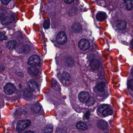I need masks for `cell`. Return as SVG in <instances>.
<instances>
[{
	"label": "cell",
	"instance_id": "7402d4cb",
	"mask_svg": "<svg viewBox=\"0 0 133 133\" xmlns=\"http://www.w3.org/2000/svg\"><path fill=\"white\" fill-rule=\"evenodd\" d=\"M113 113V110H112L110 108H108L104 110L102 113V114L103 116H107L112 115Z\"/></svg>",
	"mask_w": 133,
	"mask_h": 133
},
{
	"label": "cell",
	"instance_id": "7a4b0ae2",
	"mask_svg": "<svg viewBox=\"0 0 133 133\" xmlns=\"http://www.w3.org/2000/svg\"><path fill=\"white\" fill-rule=\"evenodd\" d=\"M40 63V58L37 55H32L30 57L28 60V65L31 66L37 67L39 65Z\"/></svg>",
	"mask_w": 133,
	"mask_h": 133
},
{
	"label": "cell",
	"instance_id": "d590c367",
	"mask_svg": "<svg viewBox=\"0 0 133 133\" xmlns=\"http://www.w3.org/2000/svg\"><path fill=\"white\" fill-rule=\"evenodd\" d=\"M132 45H133V39L132 40Z\"/></svg>",
	"mask_w": 133,
	"mask_h": 133
},
{
	"label": "cell",
	"instance_id": "f546056e",
	"mask_svg": "<svg viewBox=\"0 0 133 133\" xmlns=\"http://www.w3.org/2000/svg\"><path fill=\"white\" fill-rule=\"evenodd\" d=\"M66 63H67V65L68 66H70L73 65V60L71 59L70 58H68L66 60Z\"/></svg>",
	"mask_w": 133,
	"mask_h": 133
},
{
	"label": "cell",
	"instance_id": "277c9868",
	"mask_svg": "<svg viewBox=\"0 0 133 133\" xmlns=\"http://www.w3.org/2000/svg\"><path fill=\"white\" fill-rule=\"evenodd\" d=\"M56 40L57 43L60 44L66 43L67 41V37L65 33L63 32L59 33L56 37Z\"/></svg>",
	"mask_w": 133,
	"mask_h": 133
},
{
	"label": "cell",
	"instance_id": "ba28073f",
	"mask_svg": "<svg viewBox=\"0 0 133 133\" xmlns=\"http://www.w3.org/2000/svg\"><path fill=\"white\" fill-rule=\"evenodd\" d=\"M78 97L80 101L83 103H86L90 97L89 93L85 91H82L80 93Z\"/></svg>",
	"mask_w": 133,
	"mask_h": 133
},
{
	"label": "cell",
	"instance_id": "cb8c5ba5",
	"mask_svg": "<svg viewBox=\"0 0 133 133\" xmlns=\"http://www.w3.org/2000/svg\"><path fill=\"white\" fill-rule=\"evenodd\" d=\"M74 30L75 32H79L81 30V25L79 24H75L74 25L73 27Z\"/></svg>",
	"mask_w": 133,
	"mask_h": 133
},
{
	"label": "cell",
	"instance_id": "9a60e30c",
	"mask_svg": "<svg viewBox=\"0 0 133 133\" xmlns=\"http://www.w3.org/2000/svg\"><path fill=\"white\" fill-rule=\"evenodd\" d=\"M28 71L29 74L34 75H38L39 74L38 69L33 66L28 68Z\"/></svg>",
	"mask_w": 133,
	"mask_h": 133
},
{
	"label": "cell",
	"instance_id": "8fae6325",
	"mask_svg": "<svg viewBox=\"0 0 133 133\" xmlns=\"http://www.w3.org/2000/svg\"><path fill=\"white\" fill-rule=\"evenodd\" d=\"M16 50L19 53H27L29 52V51L30 50V47L29 46L27 45H25L20 47H18Z\"/></svg>",
	"mask_w": 133,
	"mask_h": 133
},
{
	"label": "cell",
	"instance_id": "836d02e7",
	"mask_svg": "<svg viewBox=\"0 0 133 133\" xmlns=\"http://www.w3.org/2000/svg\"><path fill=\"white\" fill-rule=\"evenodd\" d=\"M24 133H34L33 132L31 131H28Z\"/></svg>",
	"mask_w": 133,
	"mask_h": 133
},
{
	"label": "cell",
	"instance_id": "3957f363",
	"mask_svg": "<svg viewBox=\"0 0 133 133\" xmlns=\"http://www.w3.org/2000/svg\"><path fill=\"white\" fill-rule=\"evenodd\" d=\"M14 16L12 15L6 14L1 17V21L2 24L3 25H8L12 22L14 20Z\"/></svg>",
	"mask_w": 133,
	"mask_h": 133
},
{
	"label": "cell",
	"instance_id": "d6986e66",
	"mask_svg": "<svg viewBox=\"0 0 133 133\" xmlns=\"http://www.w3.org/2000/svg\"><path fill=\"white\" fill-rule=\"evenodd\" d=\"M31 110L34 113H38L41 110V107L38 103H35L32 106Z\"/></svg>",
	"mask_w": 133,
	"mask_h": 133
},
{
	"label": "cell",
	"instance_id": "2e32d148",
	"mask_svg": "<svg viewBox=\"0 0 133 133\" xmlns=\"http://www.w3.org/2000/svg\"><path fill=\"white\" fill-rule=\"evenodd\" d=\"M99 66L100 63L97 60H93L90 63L91 67L93 70L97 69L99 68Z\"/></svg>",
	"mask_w": 133,
	"mask_h": 133
},
{
	"label": "cell",
	"instance_id": "52a82bcc",
	"mask_svg": "<svg viewBox=\"0 0 133 133\" xmlns=\"http://www.w3.org/2000/svg\"><path fill=\"white\" fill-rule=\"evenodd\" d=\"M105 84L103 83H101L95 87L94 89L95 92L100 96H102L105 93Z\"/></svg>",
	"mask_w": 133,
	"mask_h": 133
},
{
	"label": "cell",
	"instance_id": "8992f818",
	"mask_svg": "<svg viewBox=\"0 0 133 133\" xmlns=\"http://www.w3.org/2000/svg\"><path fill=\"white\" fill-rule=\"evenodd\" d=\"M79 46L82 50H87L89 49L90 46L89 41L87 39H81L79 43Z\"/></svg>",
	"mask_w": 133,
	"mask_h": 133
},
{
	"label": "cell",
	"instance_id": "4fadbf2b",
	"mask_svg": "<svg viewBox=\"0 0 133 133\" xmlns=\"http://www.w3.org/2000/svg\"><path fill=\"white\" fill-rule=\"evenodd\" d=\"M28 85L29 88L32 91H34L37 89L38 85L37 83L32 79L29 81L28 82Z\"/></svg>",
	"mask_w": 133,
	"mask_h": 133
},
{
	"label": "cell",
	"instance_id": "6da1fadb",
	"mask_svg": "<svg viewBox=\"0 0 133 133\" xmlns=\"http://www.w3.org/2000/svg\"><path fill=\"white\" fill-rule=\"evenodd\" d=\"M30 121L28 119L20 120L18 122L16 125V130L18 132L22 131L30 124Z\"/></svg>",
	"mask_w": 133,
	"mask_h": 133
},
{
	"label": "cell",
	"instance_id": "5bb4252c",
	"mask_svg": "<svg viewBox=\"0 0 133 133\" xmlns=\"http://www.w3.org/2000/svg\"><path fill=\"white\" fill-rule=\"evenodd\" d=\"M96 17L97 20L99 21H103L106 19L107 15L104 12H99L97 13Z\"/></svg>",
	"mask_w": 133,
	"mask_h": 133
},
{
	"label": "cell",
	"instance_id": "ffe728a7",
	"mask_svg": "<svg viewBox=\"0 0 133 133\" xmlns=\"http://www.w3.org/2000/svg\"><path fill=\"white\" fill-rule=\"evenodd\" d=\"M76 127L78 129L83 130H85L87 129V127L86 124L82 122H78L76 124Z\"/></svg>",
	"mask_w": 133,
	"mask_h": 133
},
{
	"label": "cell",
	"instance_id": "ac0fdd59",
	"mask_svg": "<svg viewBox=\"0 0 133 133\" xmlns=\"http://www.w3.org/2000/svg\"><path fill=\"white\" fill-rule=\"evenodd\" d=\"M24 96L27 98H30L32 97V90L30 89L27 88L25 89L24 93H23Z\"/></svg>",
	"mask_w": 133,
	"mask_h": 133
},
{
	"label": "cell",
	"instance_id": "d6a6232c",
	"mask_svg": "<svg viewBox=\"0 0 133 133\" xmlns=\"http://www.w3.org/2000/svg\"><path fill=\"white\" fill-rule=\"evenodd\" d=\"M90 115V113H89V112L88 111L87 113H86V117L87 118V119H88L89 117V116Z\"/></svg>",
	"mask_w": 133,
	"mask_h": 133
},
{
	"label": "cell",
	"instance_id": "e0dca14e",
	"mask_svg": "<svg viewBox=\"0 0 133 133\" xmlns=\"http://www.w3.org/2000/svg\"><path fill=\"white\" fill-rule=\"evenodd\" d=\"M16 45V42L15 40L10 41L6 43V46L9 49H14Z\"/></svg>",
	"mask_w": 133,
	"mask_h": 133
},
{
	"label": "cell",
	"instance_id": "7c38bea8",
	"mask_svg": "<svg viewBox=\"0 0 133 133\" xmlns=\"http://www.w3.org/2000/svg\"><path fill=\"white\" fill-rule=\"evenodd\" d=\"M97 126L102 130H105L108 128L107 123L103 120H100L97 123Z\"/></svg>",
	"mask_w": 133,
	"mask_h": 133
},
{
	"label": "cell",
	"instance_id": "e575fe53",
	"mask_svg": "<svg viewBox=\"0 0 133 133\" xmlns=\"http://www.w3.org/2000/svg\"><path fill=\"white\" fill-rule=\"evenodd\" d=\"M132 75L133 76V69H132Z\"/></svg>",
	"mask_w": 133,
	"mask_h": 133
},
{
	"label": "cell",
	"instance_id": "5b68a950",
	"mask_svg": "<svg viewBox=\"0 0 133 133\" xmlns=\"http://www.w3.org/2000/svg\"><path fill=\"white\" fill-rule=\"evenodd\" d=\"M16 91V87L13 84L8 83L4 87V91L7 95H10L13 94Z\"/></svg>",
	"mask_w": 133,
	"mask_h": 133
},
{
	"label": "cell",
	"instance_id": "4316f807",
	"mask_svg": "<svg viewBox=\"0 0 133 133\" xmlns=\"http://www.w3.org/2000/svg\"><path fill=\"white\" fill-rule=\"evenodd\" d=\"M43 27L45 29H47L50 26V21L49 20H47L44 22L43 23Z\"/></svg>",
	"mask_w": 133,
	"mask_h": 133
},
{
	"label": "cell",
	"instance_id": "603a6c76",
	"mask_svg": "<svg viewBox=\"0 0 133 133\" xmlns=\"http://www.w3.org/2000/svg\"><path fill=\"white\" fill-rule=\"evenodd\" d=\"M62 79L65 81H68L70 79V75L69 73L64 72L61 75Z\"/></svg>",
	"mask_w": 133,
	"mask_h": 133
},
{
	"label": "cell",
	"instance_id": "1f68e13d",
	"mask_svg": "<svg viewBox=\"0 0 133 133\" xmlns=\"http://www.w3.org/2000/svg\"><path fill=\"white\" fill-rule=\"evenodd\" d=\"M74 0H64V2L66 4H70L73 3Z\"/></svg>",
	"mask_w": 133,
	"mask_h": 133
},
{
	"label": "cell",
	"instance_id": "f1b7e54d",
	"mask_svg": "<svg viewBox=\"0 0 133 133\" xmlns=\"http://www.w3.org/2000/svg\"><path fill=\"white\" fill-rule=\"evenodd\" d=\"M128 85L130 89L133 90V79H130L128 82Z\"/></svg>",
	"mask_w": 133,
	"mask_h": 133
},
{
	"label": "cell",
	"instance_id": "4dcf8cb0",
	"mask_svg": "<svg viewBox=\"0 0 133 133\" xmlns=\"http://www.w3.org/2000/svg\"><path fill=\"white\" fill-rule=\"evenodd\" d=\"M1 3L4 5H7L10 2L11 0H0Z\"/></svg>",
	"mask_w": 133,
	"mask_h": 133
},
{
	"label": "cell",
	"instance_id": "44dd1931",
	"mask_svg": "<svg viewBox=\"0 0 133 133\" xmlns=\"http://www.w3.org/2000/svg\"><path fill=\"white\" fill-rule=\"evenodd\" d=\"M53 127L51 125H48L45 127L43 131L45 133H50L53 131Z\"/></svg>",
	"mask_w": 133,
	"mask_h": 133
},
{
	"label": "cell",
	"instance_id": "9c48e42d",
	"mask_svg": "<svg viewBox=\"0 0 133 133\" xmlns=\"http://www.w3.org/2000/svg\"><path fill=\"white\" fill-rule=\"evenodd\" d=\"M124 8L128 11L132 10L133 9V0H124L123 2Z\"/></svg>",
	"mask_w": 133,
	"mask_h": 133
},
{
	"label": "cell",
	"instance_id": "83f0119b",
	"mask_svg": "<svg viewBox=\"0 0 133 133\" xmlns=\"http://www.w3.org/2000/svg\"><path fill=\"white\" fill-rule=\"evenodd\" d=\"M7 39V37L5 33H0V41H3L4 40H6Z\"/></svg>",
	"mask_w": 133,
	"mask_h": 133
},
{
	"label": "cell",
	"instance_id": "484cf974",
	"mask_svg": "<svg viewBox=\"0 0 133 133\" xmlns=\"http://www.w3.org/2000/svg\"><path fill=\"white\" fill-rule=\"evenodd\" d=\"M94 103H95V100L92 97H89L88 101L86 102V103H87V105L88 106H90V105H93Z\"/></svg>",
	"mask_w": 133,
	"mask_h": 133
},
{
	"label": "cell",
	"instance_id": "d4e9b609",
	"mask_svg": "<svg viewBox=\"0 0 133 133\" xmlns=\"http://www.w3.org/2000/svg\"><path fill=\"white\" fill-rule=\"evenodd\" d=\"M108 108H109V107L107 105H102L99 107L98 111L100 113H102L104 110Z\"/></svg>",
	"mask_w": 133,
	"mask_h": 133
},
{
	"label": "cell",
	"instance_id": "30bf717a",
	"mask_svg": "<svg viewBox=\"0 0 133 133\" xmlns=\"http://www.w3.org/2000/svg\"><path fill=\"white\" fill-rule=\"evenodd\" d=\"M127 23L126 21L123 20H118L116 22V26L118 29L123 30L127 27Z\"/></svg>",
	"mask_w": 133,
	"mask_h": 133
}]
</instances>
